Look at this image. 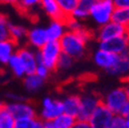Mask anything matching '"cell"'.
<instances>
[{
    "instance_id": "cell-1",
    "label": "cell",
    "mask_w": 129,
    "mask_h": 128,
    "mask_svg": "<svg viewBox=\"0 0 129 128\" xmlns=\"http://www.w3.org/2000/svg\"><path fill=\"white\" fill-rule=\"evenodd\" d=\"M91 36V33L85 28L78 32L67 31L59 40L61 51L73 58H81L85 53L86 43Z\"/></svg>"
},
{
    "instance_id": "cell-2",
    "label": "cell",
    "mask_w": 129,
    "mask_h": 128,
    "mask_svg": "<svg viewBox=\"0 0 129 128\" xmlns=\"http://www.w3.org/2000/svg\"><path fill=\"white\" fill-rule=\"evenodd\" d=\"M62 53L59 41H48L41 49L36 51L38 63L41 62L50 71L57 69V62Z\"/></svg>"
},
{
    "instance_id": "cell-3",
    "label": "cell",
    "mask_w": 129,
    "mask_h": 128,
    "mask_svg": "<svg viewBox=\"0 0 129 128\" xmlns=\"http://www.w3.org/2000/svg\"><path fill=\"white\" fill-rule=\"evenodd\" d=\"M113 0H98L90 8L89 18L99 27H102L112 21L113 12L115 10Z\"/></svg>"
},
{
    "instance_id": "cell-4",
    "label": "cell",
    "mask_w": 129,
    "mask_h": 128,
    "mask_svg": "<svg viewBox=\"0 0 129 128\" xmlns=\"http://www.w3.org/2000/svg\"><path fill=\"white\" fill-rule=\"evenodd\" d=\"M128 100L125 87H117L110 90L104 98H102V104L113 112V114H120Z\"/></svg>"
},
{
    "instance_id": "cell-5",
    "label": "cell",
    "mask_w": 129,
    "mask_h": 128,
    "mask_svg": "<svg viewBox=\"0 0 129 128\" xmlns=\"http://www.w3.org/2000/svg\"><path fill=\"white\" fill-rule=\"evenodd\" d=\"M61 114H63L61 100H55L50 97H45L42 100L40 111V119L42 121H53Z\"/></svg>"
},
{
    "instance_id": "cell-6",
    "label": "cell",
    "mask_w": 129,
    "mask_h": 128,
    "mask_svg": "<svg viewBox=\"0 0 129 128\" xmlns=\"http://www.w3.org/2000/svg\"><path fill=\"white\" fill-rule=\"evenodd\" d=\"M80 102H81V106H80V112L77 120L88 121L96 108L102 104V98L96 93L90 92L80 95Z\"/></svg>"
},
{
    "instance_id": "cell-7",
    "label": "cell",
    "mask_w": 129,
    "mask_h": 128,
    "mask_svg": "<svg viewBox=\"0 0 129 128\" xmlns=\"http://www.w3.org/2000/svg\"><path fill=\"white\" fill-rule=\"evenodd\" d=\"M99 48L118 55L129 52V33H126L125 35L113 38L107 41L100 42Z\"/></svg>"
},
{
    "instance_id": "cell-8",
    "label": "cell",
    "mask_w": 129,
    "mask_h": 128,
    "mask_svg": "<svg viewBox=\"0 0 129 128\" xmlns=\"http://www.w3.org/2000/svg\"><path fill=\"white\" fill-rule=\"evenodd\" d=\"M126 33H128V32L125 26H122L118 23L111 21L108 24L99 28L98 32L95 34V37L98 38L99 42H102V41H107L113 38L125 35Z\"/></svg>"
},
{
    "instance_id": "cell-9",
    "label": "cell",
    "mask_w": 129,
    "mask_h": 128,
    "mask_svg": "<svg viewBox=\"0 0 129 128\" xmlns=\"http://www.w3.org/2000/svg\"><path fill=\"white\" fill-rule=\"evenodd\" d=\"M113 116H114L113 112L101 104L89 118L88 123L91 128H110Z\"/></svg>"
},
{
    "instance_id": "cell-10",
    "label": "cell",
    "mask_w": 129,
    "mask_h": 128,
    "mask_svg": "<svg viewBox=\"0 0 129 128\" xmlns=\"http://www.w3.org/2000/svg\"><path fill=\"white\" fill-rule=\"evenodd\" d=\"M6 106L15 120L37 117L36 109L30 103H27V102L9 103V104H6Z\"/></svg>"
},
{
    "instance_id": "cell-11",
    "label": "cell",
    "mask_w": 129,
    "mask_h": 128,
    "mask_svg": "<svg viewBox=\"0 0 129 128\" xmlns=\"http://www.w3.org/2000/svg\"><path fill=\"white\" fill-rule=\"evenodd\" d=\"M36 51L37 50L31 48L30 46L22 47V48L17 50V53L20 56L23 65H24V68H25V71H26V75L34 74L35 71H36V68L38 66Z\"/></svg>"
},
{
    "instance_id": "cell-12",
    "label": "cell",
    "mask_w": 129,
    "mask_h": 128,
    "mask_svg": "<svg viewBox=\"0 0 129 128\" xmlns=\"http://www.w3.org/2000/svg\"><path fill=\"white\" fill-rule=\"evenodd\" d=\"M49 41L47 36L46 28L44 27H35L28 31L27 42L31 48L39 50Z\"/></svg>"
},
{
    "instance_id": "cell-13",
    "label": "cell",
    "mask_w": 129,
    "mask_h": 128,
    "mask_svg": "<svg viewBox=\"0 0 129 128\" xmlns=\"http://www.w3.org/2000/svg\"><path fill=\"white\" fill-rule=\"evenodd\" d=\"M119 59L118 54H114L112 52H109L107 50L98 49L93 53V61L98 67L105 71H110L113 67L116 65V62Z\"/></svg>"
},
{
    "instance_id": "cell-14",
    "label": "cell",
    "mask_w": 129,
    "mask_h": 128,
    "mask_svg": "<svg viewBox=\"0 0 129 128\" xmlns=\"http://www.w3.org/2000/svg\"><path fill=\"white\" fill-rule=\"evenodd\" d=\"M61 103L63 107V113L72 117H75L77 119L80 112V106H81L80 95H77V94L67 95V97H64L61 100Z\"/></svg>"
},
{
    "instance_id": "cell-15",
    "label": "cell",
    "mask_w": 129,
    "mask_h": 128,
    "mask_svg": "<svg viewBox=\"0 0 129 128\" xmlns=\"http://www.w3.org/2000/svg\"><path fill=\"white\" fill-rule=\"evenodd\" d=\"M40 5L52 21H66V17L61 12L57 0H41Z\"/></svg>"
},
{
    "instance_id": "cell-16",
    "label": "cell",
    "mask_w": 129,
    "mask_h": 128,
    "mask_svg": "<svg viewBox=\"0 0 129 128\" xmlns=\"http://www.w3.org/2000/svg\"><path fill=\"white\" fill-rule=\"evenodd\" d=\"M68 31L64 21H51L47 26L46 32L49 41H59Z\"/></svg>"
},
{
    "instance_id": "cell-17",
    "label": "cell",
    "mask_w": 129,
    "mask_h": 128,
    "mask_svg": "<svg viewBox=\"0 0 129 128\" xmlns=\"http://www.w3.org/2000/svg\"><path fill=\"white\" fill-rule=\"evenodd\" d=\"M17 52V43L8 39L0 42V65H7L10 57Z\"/></svg>"
},
{
    "instance_id": "cell-18",
    "label": "cell",
    "mask_w": 129,
    "mask_h": 128,
    "mask_svg": "<svg viewBox=\"0 0 129 128\" xmlns=\"http://www.w3.org/2000/svg\"><path fill=\"white\" fill-rule=\"evenodd\" d=\"M108 73L114 76H121V77L128 75L129 74V52L120 54L116 65L110 71H108Z\"/></svg>"
},
{
    "instance_id": "cell-19",
    "label": "cell",
    "mask_w": 129,
    "mask_h": 128,
    "mask_svg": "<svg viewBox=\"0 0 129 128\" xmlns=\"http://www.w3.org/2000/svg\"><path fill=\"white\" fill-rule=\"evenodd\" d=\"M44 81H45L44 79L40 78L35 73L30 74L24 77V86L26 90L29 92H36L43 87Z\"/></svg>"
},
{
    "instance_id": "cell-20",
    "label": "cell",
    "mask_w": 129,
    "mask_h": 128,
    "mask_svg": "<svg viewBox=\"0 0 129 128\" xmlns=\"http://www.w3.org/2000/svg\"><path fill=\"white\" fill-rule=\"evenodd\" d=\"M17 120L11 115L7 106L2 104L0 106V128H14Z\"/></svg>"
},
{
    "instance_id": "cell-21",
    "label": "cell",
    "mask_w": 129,
    "mask_h": 128,
    "mask_svg": "<svg viewBox=\"0 0 129 128\" xmlns=\"http://www.w3.org/2000/svg\"><path fill=\"white\" fill-rule=\"evenodd\" d=\"M7 65L10 69V71L12 72V74L18 77V78H23L26 76V71H25V68H24V65L20 58V56L18 55V53L15 52L11 57L10 59L8 60Z\"/></svg>"
},
{
    "instance_id": "cell-22",
    "label": "cell",
    "mask_w": 129,
    "mask_h": 128,
    "mask_svg": "<svg viewBox=\"0 0 129 128\" xmlns=\"http://www.w3.org/2000/svg\"><path fill=\"white\" fill-rule=\"evenodd\" d=\"M9 34H10L11 40H13L15 43H19L23 40H27L28 30L24 26L10 24L9 25Z\"/></svg>"
},
{
    "instance_id": "cell-23",
    "label": "cell",
    "mask_w": 129,
    "mask_h": 128,
    "mask_svg": "<svg viewBox=\"0 0 129 128\" xmlns=\"http://www.w3.org/2000/svg\"><path fill=\"white\" fill-rule=\"evenodd\" d=\"M112 21L127 27L129 25V7H116L113 12Z\"/></svg>"
},
{
    "instance_id": "cell-24",
    "label": "cell",
    "mask_w": 129,
    "mask_h": 128,
    "mask_svg": "<svg viewBox=\"0 0 129 128\" xmlns=\"http://www.w3.org/2000/svg\"><path fill=\"white\" fill-rule=\"evenodd\" d=\"M14 128H43V121L38 117L20 119L15 122Z\"/></svg>"
},
{
    "instance_id": "cell-25",
    "label": "cell",
    "mask_w": 129,
    "mask_h": 128,
    "mask_svg": "<svg viewBox=\"0 0 129 128\" xmlns=\"http://www.w3.org/2000/svg\"><path fill=\"white\" fill-rule=\"evenodd\" d=\"M57 2H58L61 12L66 17V19H68L71 17L74 10L77 8L79 4V0H57Z\"/></svg>"
},
{
    "instance_id": "cell-26",
    "label": "cell",
    "mask_w": 129,
    "mask_h": 128,
    "mask_svg": "<svg viewBox=\"0 0 129 128\" xmlns=\"http://www.w3.org/2000/svg\"><path fill=\"white\" fill-rule=\"evenodd\" d=\"M76 120L77 119L75 117H72L70 115H67L63 113L60 116H58L57 118H55L52 121V123L55 128H72L73 125L75 124Z\"/></svg>"
},
{
    "instance_id": "cell-27",
    "label": "cell",
    "mask_w": 129,
    "mask_h": 128,
    "mask_svg": "<svg viewBox=\"0 0 129 128\" xmlns=\"http://www.w3.org/2000/svg\"><path fill=\"white\" fill-rule=\"evenodd\" d=\"M9 25L10 23L7 21L5 15L0 14V42L10 39Z\"/></svg>"
},
{
    "instance_id": "cell-28",
    "label": "cell",
    "mask_w": 129,
    "mask_h": 128,
    "mask_svg": "<svg viewBox=\"0 0 129 128\" xmlns=\"http://www.w3.org/2000/svg\"><path fill=\"white\" fill-rule=\"evenodd\" d=\"M75 58H73L72 56L66 54V53H61L59 58H58V62H57V69L59 70H69L74 63Z\"/></svg>"
},
{
    "instance_id": "cell-29",
    "label": "cell",
    "mask_w": 129,
    "mask_h": 128,
    "mask_svg": "<svg viewBox=\"0 0 129 128\" xmlns=\"http://www.w3.org/2000/svg\"><path fill=\"white\" fill-rule=\"evenodd\" d=\"M89 9L78 4L77 8L74 10V12L72 13V15L70 18H73L75 20H78V21H83V20H86L87 18H89Z\"/></svg>"
},
{
    "instance_id": "cell-30",
    "label": "cell",
    "mask_w": 129,
    "mask_h": 128,
    "mask_svg": "<svg viewBox=\"0 0 129 128\" xmlns=\"http://www.w3.org/2000/svg\"><path fill=\"white\" fill-rule=\"evenodd\" d=\"M110 128H127L126 117L121 114H114L110 124Z\"/></svg>"
},
{
    "instance_id": "cell-31",
    "label": "cell",
    "mask_w": 129,
    "mask_h": 128,
    "mask_svg": "<svg viewBox=\"0 0 129 128\" xmlns=\"http://www.w3.org/2000/svg\"><path fill=\"white\" fill-rule=\"evenodd\" d=\"M67 26L68 31H73V32H78V31H81L82 29H84V26L81 24V21H78L75 20L73 18H68L64 21Z\"/></svg>"
},
{
    "instance_id": "cell-32",
    "label": "cell",
    "mask_w": 129,
    "mask_h": 128,
    "mask_svg": "<svg viewBox=\"0 0 129 128\" xmlns=\"http://www.w3.org/2000/svg\"><path fill=\"white\" fill-rule=\"evenodd\" d=\"M50 72H51V71H50L49 69H48L46 66H44L43 63L39 62V63H38V66H37V68H36L35 74H36L37 76H39L40 78H42V79L46 80L48 77H49Z\"/></svg>"
},
{
    "instance_id": "cell-33",
    "label": "cell",
    "mask_w": 129,
    "mask_h": 128,
    "mask_svg": "<svg viewBox=\"0 0 129 128\" xmlns=\"http://www.w3.org/2000/svg\"><path fill=\"white\" fill-rule=\"evenodd\" d=\"M41 0H20L18 6L21 9H30L38 4H40Z\"/></svg>"
},
{
    "instance_id": "cell-34",
    "label": "cell",
    "mask_w": 129,
    "mask_h": 128,
    "mask_svg": "<svg viewBox=\"0 0 129 128\" xmlns=\"http://www.w3.org/2000/svg\"><path fill=\"white\" fill-rule=\"evenodd\" d=\"M7 98L11 101V103H20V102L26 101L24 97H21V95L15 94V93H7Z\"/></svg>"
},
{
    "instance_id": "cell-35",
    "label": "cell",
    "mask_w": 129,
    "mask_h": 128,
    "mask_svg": "<svg viewBox=\"0 0 129 128\" xmlns=\"http://www.w3.org/2000/svg\"><path fill=\"white\" fill-rule=\"evenodd\" d=\"M72 128H91L88 121H82V120H76L75 124Z\"/></svg>"
},
{
    "instance_id": "cell-36",
    "label": "cell",
    "mask_w": 129,
    "mask_h": 128,
    "mask_svg": "<svg viewBox=\"0 0 129 128\" xmlns=\"http://www.w3.org/2000/svg\"><path fill=\"white\" fill-rule=\"evenodd\" d=\"M115 7H129V0H113Z\"/></svg>"
},
{
    "instance_id": "cell-37",
    "label": "cell",
    "mask_w": 129,
    "mask_h": 128,
    "mask_svg": "<svg viewBox=\"0 0 129 128\" xmlns=\"http://www.w3.org/2000/svg\"><path fill=\"white\" fill-rule=\"evenodd\" d=\"M121 115H123L124 117H129V100H128V102L124 105V107H123V109H122V111H121V113H120Z\"/></svg>"
},
{
    "instance_id": "cell-38",
    "label": "cell",
    "mask_w": 129,
    "mask_h": 128,
    "mask_svg": "<svg viewBox=\"0 0 129 128\" xmlns=\"http://www.w3.org/2000/svg\"><path fill=\"white\" fill-rule=\"evenodd\" d=\"M43 128H55L52 121H43Z\"/></svg>"
},
{
    "instance_id": "cell-39",
    "label": "cell",
    "mask_w": 129,
    "mask_h": 128,
    "mask_svg": "<svg viewBox=\"0 0 129 128\" xmlns=\"http://www.w3.org/2000/svg\"><path fill=\"white\" fill-rule=\"evenodd\" d=\"M3 2H6V3H9V4H15L18 5L20 0H3Z\"/></svg>"
},
{
    "instance_id": "cell-40",
    "label": "cell",
    "mask_w": 129,
    "mask_h": 128,
    "mask_svg": "<svg viewBox=\"0 0 129 128\" xmlns=\"http://www.w3.org/2000/svg\"><path fill=\"white\" fill-rule=\"evenodd\" d=\"M125 89H126V92H127V95H128V99H129V81L128 82H126V84H125Z\"/></svg>"
},
{
    "instance_id": "cell-41",
    "label": "cell",
    "mask_w": 129,
    "mask_h": 128,
    "mask_svg": "<svg viewBox=\"0 0 129 128\" xmlns=\"http://www.w3.org/2000/svg\"><path fill=\"white\" fill-rule=\"evenodd\" d=\"M126 121H127V128H129V117L126 118Z\"/></svg>"
},
{
    "instance_id": "cell-42",
    "label": "cell",
    "mask_w": 129,
    "mask_h": 128,
    "mask_svg": "<svg viewBox=\"0 0 129 128\" xmlns=\"http://www.w3.org/2000/svg\"><path fill=\"white\" fill-rule=\"evenodd\" d=\"M126 28H127V32H128V33H129V25H128V26H127Z\"/></svg>"
},
{
    "instance_id": "cell-43",
    "label": "cell",
    "mask_w": 129,
    "mask_h": 128,
    "mask_svg": "<svg viewBox=\"0 0 129 128\" xmlns=\"http://www.w3.org/2000/svg\"><path fill=\"white\" fill-rule=\"evenodd\" d=\"M1 105H2V103H1V102H0V106H1Z\"/></svg>"
},
{
    "instance_id": "cell-44",
    "label": "cell",
    "mask_w": 129,
    "mask_h": 128,
    "mask_svg": "<svg viewBox=\"0 0 129 128\" xmlns=\"http://www.w3.org/2000/svg\"><path fill=\"white\" fill-rule=\"evenodd\" d=\"M0 1H3V0H0Z\"/></svg>"
},
{
    "instance_id": "cell-45",
    "label": "cell",
    "mask_w": 129,
    "mask_h": 128,
    "mask_svg": "<svg viewBox=\"0 0 129 128\" xmlns=\"http://www.w3.org/2000/svg\"><path fill=\"white\" fill-rule=\"evenodd\" d=\"M79 1H80V0H79Z\"/></svg>"
}]
</instances>
